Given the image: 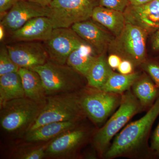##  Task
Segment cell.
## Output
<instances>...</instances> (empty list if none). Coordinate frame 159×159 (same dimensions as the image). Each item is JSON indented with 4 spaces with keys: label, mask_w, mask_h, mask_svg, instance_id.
Masks as SVG:
<instances>
[{
    "label": "cell",
    "mask_w": 159,
    "mask_h": 159,
    "mask_svg": "<svg viewBox=\"0 0 159 159\" xmlns=\"http://www.w3.org/2000/svg\"><path fill=\"white\" fill-rule=\"evenodd\" d=\"M18 0H0L1 20Z\"/></svg>",
    "instance_id": "30"
},
{
    "label": "cell",
    "mask_w": 159,
    "mask_h": 159,
    "mask_svg": "<svg viewBox=\"0 0 159 159\" xmlns=\"http://www.w3.org/2000/svg\"><path fill=\"white\" fill-rule=\"evenodd\" d=\"M48 145L43 147L31 148L19 154L18 157L21 159H42L46 157V150Z\"/></svg>",
    "instance_id": "26"
},
{
    "label": "cell",
    "mask_w": 159,
    "mask_h": 159,
    "mask_svg": "<svg viewBox=\"0 0 159 159\" xmlns=\"http://www.w3.org/2000/svg\"><path fill=\"white\" fill-rule=\"evenodd\" d=\"M126 23L141 27L148 34L159 29V0L140 6L129 5L123 12Z\"/></svg>",
    "instance_id": "12"
},
{
    "label": "cell",
    "mask_w": 159,
    "mask_h": 159,
    "mask_svg": "<svg viewBox=\"0 0 159 159\" xmlns=\"http://www.w3.org/2000/svg\"><path fill=\"white\" fill-rule=\"evenodd\" d=\"M25 97L18 72L0 76V107L10 100Z\"/></svg>",
    "instance_id": "20"
},
{
    "label": "cell",
    "mask_w": 159,
    "mask_h": 159,
    "mask_svg": "<svg viewBox=\"0 0 159 159\" xmlns=\"http://www.w3.org/2000/svg\"><path fill=\"white\" fill-rule=\"evenodd\" d=\"M48 7H44L26 0H18L1 20L6 31L11 33L35 17L47 16Z\"/></svg>",
    "instance_id": "11"
},
{
    "label": "cell",
    "mask_w": 159,
    "mask_h": 159,
    "mask_svg": "<svg viewBox=\"0 0 159 159\" xmlns=\"http://www.w3.org/2000/svg\"><path fill=\"white\" fill-rule=\"evenodd\" d=\"M141 66L145 73L159 88V60H147Z\"/></svg>",
    "instance_id": "25"
},
{
    "label": "cell",
    "mask_w": 159,
    "mask_h": 159,
    "mask_svg": "<svg viewBox=\"0 0 159 159\" xmlns=\"http://www.w3.org/2000/svg\"><path fill=\"white\" fill-rule=\"evenodd\" d=\"M86 43L72 28H57L52 31L50 37L44 41V46L53 62L65 65L70 54Z\"/></svg>",
    "instance_id": "9"
},
{
    "label": "cell",
    "mask_w": 159,
    "mask_h": 159,
    "mask_svg": "<svg viewBox=\"0 0 159 159\" xmlns=\"http://www.w3.org/2000/svg\"><path fill=\"white\" fill-rule=\"evenodd\" d=\"M20 76L25 97L39 102L44 103L48 97L39 74L31 69L20 68Z\"/></svg>",
    "instance_id": "19"
},
{
    "label": "cell",
    "mask_w": 159,
    "mask_h": 159,
    "mask_svg": "<svg viewBox=\"0 0 159 159\" xmlns=\"http://www.w3.org/2000/svg\"><path fill=\"white\" fill-rule=\"evenodd\" d=\"M142 110L140 102L130 89L122 94L119 108L94 135V145L98 152L103 155L116 134Z\"/></svg>",
    "instance_id": "5"
},
{
    "label": "cell",
    "mask_w": 159,
    "mask_h": 159,
    "mask_svg": "<svg viewBox=\"0 0 159 159\" xmlns=\"http://www.w3.org/2000/svg\"><path fill=\"white\" fill-rule=\"evenodd\" d=\"M91 18L108 29L115 37L121 34L126 24L123 12L99 5L94 8Z\"/></svg>",
    "instance_id": "17"
},
{
    "label": "cell",
    "mask_w": 159,
    "mask_h": 159,
    "mask_svg": "<svg viewBox=\"0 0 159 159\" xmlns=\"http://www.w3.org/2000/svg\"><path fill=\"white\" fill-rule=\"evenodd\" d=\"M54 28L47 16H39L30 20L18 30L11 33L16 41H37L48 39Z\"/></svg>",
    "instance_id": "15"
},
{
    "label": "cell",
    "mask_w": 159,
    "mask_h": 159,
    "mask_svg": "<svg viewBox=\"0 0 159 159\" xmlns=\"http://www.w3.org/2000/svg\"><path fill=\"white\" fill-rule=\"evenodd\" d=\"M149 149L151 154L159 158V123L152 137Z\"/></svg>",
    "instance_id": "28"
},
{
    "label": "cell",
    "mask_w": 159,
    "mask_h": 159,
    "mask_svg": "<svg viewBox=\"0 0 159 159\" xmlns=\"http://www.w3.org/2000/svg\"><path fill=\"white\" fill-rule=\"evenodd\" d=\"M122 60L120 56L115 54L110 55L107 59L108 65L112 69H117Z\"/></svg>",
    "instance_id": "31"
},
{
    "label": "cell",
    "mask_w": 159,
    "mask_h": 159,
    "mask_svg": "<svg viewBox=\"0 0 159 159\" xmlns=\"http://www.w3.org/2000/svg\"><path fill=\"white\" fill-rule=\"evenodd\" d=\"M97 0H52L48 17L54 29L69 28L74 24L91 18Z\"/></svg>",
    "instance_id": "7"
},
{
    "label": "cell",
    "mask_w": 159,
    "mask_h": 159,
    "mask_svg": "<svg viewBox=\"0 0 159 159\" xmlns=\"http://www.w3.org/2000/svg\"><path fill=\"white\" fill-rule=\"evenodd\" d=\"M159 116V97L147 112L139 120L129 123L117 135L103 154L106 159L130 157L145 147L154 122Z\"/></svg>",
    "instance_id": "1"
},
{
    "label": "cell",
    "mask_w": 159,
    "mask_h": 159,
    "mask_svg": "<svg viewBox=\"0 0 159 159\" xmlns=\"http://www.w3.org/2000/svg\"><path fill=\"white\" fill-rule=\"evenodd\" d=\"M26 1L36 3L44 7H47L50 5L52 0H26Z\"/></svg>",
    "instance_id": "34"
},
{
    "label": "cell",
    "mask_w": 159,
    "mask_h": 159,
    "mask_svg": "<svg viewBox=\"0 0 159 159\" xmlns=\"http://www.w3.org/2000/svg\"><path fill=\"white\" fill-rule=\"evenodd\" d=\"M78 121L51 122L30 131L25 134V140L28 142H45L53 140L60 135L78 126Z\"/></svg>",
    "instance_id": "16"
},
{
    "label": "cell",
    "mask_w": 159,
    "mask_h": 159,
    "mask_svg": "<svg viewBox=\"0 0 159 159\" xmlns=\"http://www.w3.org/2000/svg\"><path fill=\"white\" fill-rule=\"evenodd\" d=\"M131 88L143 110L149 109L159 97V88L145 72L140 75Z\"/></svg>",
    "instance_id": "18"
},
{
    "label": "cell",
    "mask_w": 159,
    "mask_h": 159,
    "mask_svg": "<svg viewBox=\"0 0 159 159\" xmlns=\"http://www.w3.org/2000/svg\"><path fill=\"white\" fill-rule=\"evenodd\" d=\"M80 92L48 96L44 107L29 132L51 122L81 121L86 116L81 107Z\"/></svg>",
    "instance_id": "3"
},
{
    "label": "cell",
    "mask_w": 159,
    "mask_h": 159,
    "mask_svg": "<svg viewBox=\"0 0 159 159\" xmlns=\"http://www.w3.org/2000/svg\"><path fill=\"white\" fill-rule=\"evenodd\" d=\"M71 28L98 55L103 54L115 39L107 31L88 20L76 23Z\"/></svg>",
    "instance_id": "14"
},
{
    "label": "cell",
    "mask_w": 159,
    "mask_h": 159,
    "mask_svg": "<svg viewBox=\"0 0 159 159\" xmlns=\"http://www.w3.org/2000/svg\"><path fill=\"white\" fill-rule=\"evenodd\" d=\"M6 46L11 59L20 68L32 69L49 59L44 45L37 41H16Z\"/></svg>",
    "instance_id": "10"
},
{
    "label": "cell",
    "mask_w": 159,
    "mask_h": 159,
    "mask_svg": "<svg viewBox=\"0 0 159 159\" xmlns=\"http://www.w3.org/2000/svg\"><path fill=\"white\" fill-rule=\"evenodd\" d=\"M27 97L10 100L0 107V123L8 133L21 134L29 132L44 107Z\"/></svg>",
    "instance_id": "2"
},
{
    "label": "cell",
    "mask_w": 159,
    "mask_h": 159,
    "mask_svg": "<svg viewBox=\"0 0 159 159\" xmlns=\"http://www.w3.org/2000/svg\"><path fill=\"white\" fill-rule=\"evenodd\" d=\"M140 75V73L138 72L125 75L120 73L118 74L113 71L100 90L122 95L130 89L133 84Z\"/></svg>",
    "instance_id": "23"
},
{
    "label": "cell",
    "mask_w": 159,
    "mask_h": 159,
    "mask_svg": "<svg viewBox=\"0 0 159 159\" xmlns=\"http://www.w3.org/2000/svg\"><path fill=\"white\" fill-rule=\"evenodd\" d=\"M31 70L39 74L47 96L78 92L85 87L82 78L84 76L67 64L49 59Z\"/></svg>",
    "instance_id": "4"
},
{
    "label": "cell",
    "mask_w": 159,
    "mask_h": 159,
    "mask_svg": "<svg viewBox=\"0 0 159 159\" xmlns=\"http://www.w3.org/2000/svg\"><path fill=\"white\" fill-rule=\"evenodd\" d=\"M134 65L129 61L126 59H122L117 70L120 74H129L133 73Z\"/></svg>",
    "instance_id": "29"
},
{
    "label": "cell",
    "mask_w": 159,
    "mask_h": 159,
    "mask_svg": "<svg viewBox=\"0 0 159 159\" xmlns=\"http://www.w3.org/2000/svg\"><path fill=\"white\" fill-rule=\"evenodd\" d=\"M148 33L141 27L126 23L121 34L115 37L109 46L113 54L129 61L134 66L142 65L146 59Z\"/></svg>",
    "instance_id": "6"
},
{
    "label": "cell",
    "mask_w": 159,
    "mask_h": 159,
    "mask_svg": "<svg viewBox=\"0 0 159 159\" xmlns=\"http://www.w3.org/2000/svg\"><path fill=\"white\" fill-rule=\"evenodd\" d=\"M88 137V132L77 126L55 138L48 144L46 157H66L72 155L83 144Z\"/></svg>",
    "instance_id": "13"
},
{
    "label": "cell",
    "mask_w": 159,
    "mask_h": 159,
    "mask_svg": "<svg viewBox=\"0 0 159 159\" xmlns=\"http://www.w3.org/2000/svg\"><path fill=\"white\" fill-rule=\"evenodd\" d=\"M20 67L12 61L6 46H2L0 50V76L13 72H18Z\"/></svg>",
    "instance_id": "24"
},
{
    "label": "cell",
    "mask_w": 159,
    "mask_h": 159,
    "mask_svg": "<svg viewBox=\"0 0 159 159\" xmlns=\"http://www.w3.org/2000/svg\"><path fill=\"white\" fill-rule=\"evenodd\" d=\"M151 46L153 52L159 53V29L152 34Z\"/></svg>",
    "instance_id": "32"
},
{
    "label": "cell",
    "mask_w": 159,
    "mask_h": 159,
    "mask_svg": "<svg viewBox=\"0 0 159 159\" xmlns=\"http://www.w3.org/2000/svg\"><path fill=\"white\" fill-rule=\"evenodd\" d=\"M5 31L6 29L2 25L0 24V40L2 41L5 37Z\"/></svg>",
    "instance_id": "35"
},
{
    "label": "cell",
    "mask_w": 159,
    "mask_h": 159,
    "mask_svg": "<svg viewBox=\"0 0 159 159\" xmlns=\"http://www.w3.org/2000/svg\"><path fill=\"white\" fill-rule=\"evenodd\" d=\"M80 103L86 117L95 124H102L119 106L122 95L84 87L80 90Z\"/></svg>",
    "instance_id": "8"
},
{
    "label": "cell",
    "mask_w": 159,
    "mask_h": 159,
    "mask_svg": "<svg viewBox=\"0 0 159 159\" xmlns=\"http://www.w3.org/2000/svg\"><path fill=\"white\" fill-rule=\"evenodd\" d=\"M112 71L104 54L98 55L86 76L88 86L101 89Z\"/></svg>",
    "instance_id": "22"
},
{
    "label": "cell",
    "mask_w": 159,
    "mask_h": 159,
    "mask_svg": "<svg viewBox=\"0 0 159 159\" xmlns=\"http://www.w3.org/2000/svg\"><path fill=\"white\" fill-rule=\"evenodd\" d=\"M129 5L128 0H99V6L124 12Z\"/></svg>",
    "instance_id": "27"
},
{
    "label": "cell",
    "mask_w": 159,
    "mask_h": 159,
    "mask_svg": "<svg viewBox=\"0 0 159 159\" xmlns=\"http://www.w3.org/2000/svg\"><path fill=\"white\" fill-rule=\"evenodd\" d=\"M152 0H128L129 5L133 6H140L149 2Z\"/></svg>",
    "instance_id": "33"
},
{
    "label": "cell",
    "mask_w": 159,
    "mask_h": 159,
    "mask_svg": "<svg viewBox=\"0 0 159 159\" xmlns=\"http://www.w3.org/2000/svg\"><path fill=\"white\" fill-rule=\"evenodd\" d=\"M93 49L87 43L82 44L73 51L68 57L66 64L86 77L97 56Z\"/></svg>",
    "instance_id": "21"
}]
</instances>
